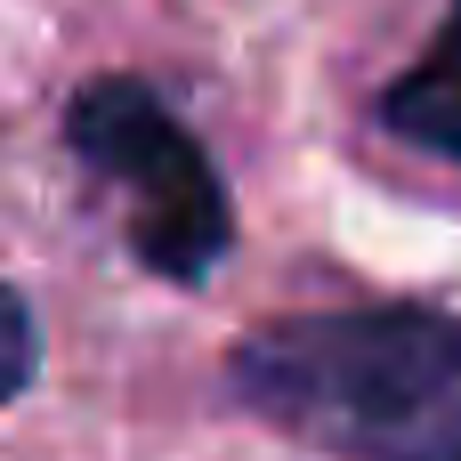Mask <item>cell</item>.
Returning a JSON list of instances; mask_svg holds the SVG:
<instances>
[{
  "label": "cell",
  "instance_id": "6da1fadb",
  "mask_svg": "<svg viewBox=\"0 0 461 461\" xmlns=\"http://www.w3.org/2000/svg\"><path fill=\"white\" fill-rule=\"evenodd\" d=\"M227 389L324 461H461L454 308H316L251 332Z\"/></svg>",
  "mask_w": 461,
  "mask_h": 461
},
{
  "label": "cell",
  "instance_id": "7a4b0ae2",
  "mask_svg": "<svg viewBox=\"0 0 461 461\" xmlns=\"http://www.w3.org/2000/svg\"><path fill=\"white\" fill-rule=\"evenodd\" d=\"M65 146L122 194L130 211V251L170 276V284H203L227 243H235V211L227 186L211 170V154L186 138V122L146 89V81H89L65 105Z\"/></svg>",
  "mask_w": 461,
  "mask_h": 461
},
{
  "label": "cell",
  "instance_id": "3957f363",
  "mask_svg": "<svg viewBox=\"0 0 461 461\" xmlns=\"http://www.w3.org/2000/svg\"><path fill=\"white\" fill-rule=\"evenodd\" d=\"M381 122H389L405 146L461 162V0L446 8V24H438V41L421 49V65L389 81Z\"/></svg>",
  "mask_w": 461,
  "mask_h": 461
},
{
  "label": "cell",
  "instance_id": "277c9868",
  "mask_svg": "<svg viewBox=\"0 0 461 461\" xmlns=\"http://www.w3.org/2000/svg\"><path fill=\"white\" fill-rule=\"evenodd\" d=\"M41 365V340H32V308L0 284V405H16V389L32 381Z\"/></svg>",
  "mask_w": 461,
  "mask_h": 461
}]
</instances>
